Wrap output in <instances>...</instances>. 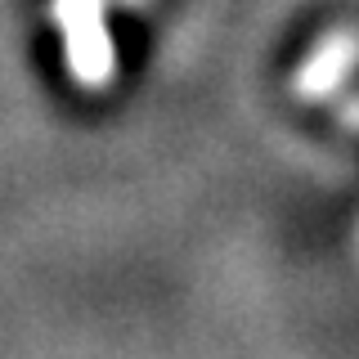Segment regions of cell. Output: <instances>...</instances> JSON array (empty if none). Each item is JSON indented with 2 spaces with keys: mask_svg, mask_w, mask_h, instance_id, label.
<instances>
[{
  "mask_svg": "<svg viewBox=\"0 0 359 359\" xmlns=\"http://www.w3.org/2000/svg\"><path fill=\"white\" fill-rule=\"evenodd\" d=\"M59 18L67 27V54L86 86H104L112 76V45L99 22V0H59Z\"/></svg>",
  "mask_w": 359,
  "mask_h": 359,
  "instance_id": "cell-1",
  "label": "cell"
}]
</instances>
